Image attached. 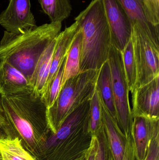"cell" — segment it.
Masks as SVG:
<instances>
[{"instance_id":"1","label":"cell","mask_w":159,"mask_h":160,"mask_svg":"<svg viewBox=\"0 0 159 160\" xmlns=\"http://www.w3.org/2000/svg\"><path fill=\"white\" fill-rule=\"evenodd\" d=\"M2 105L9 124L10 138H19L24 148L35 158L51 132L44 98L33 90L3 96Z\"/></svg>"},{"instance_id":"2","label":"cell","mask_w":159,"mask_h":160,"mask_svg":"<svg viewBox=\"0 0 159 160\" xmlns=\"http://www.w3.org/2000/svg\"><path fill=\"white\" fill-rule=\"evenodd\" d=\"M61 28L62 22H50L17 33L4 31L0 42V62L14 67L31 82L40 57Z\"/></svg>"},{"instance_id":"3","label":"cell","mask_w":159,"mask_h":160,"mask_svg":"<svg viewBox=\"0 0 159 160\" xmlns=\"http://www.w3.org/2000/svg\"><path fill=\"white\" fill-rule=\"evenodd\" d=\"M90 100L65 119L55 133L50 132L38 149L36 160H76L88 151L93 135L90 129Z\"/></svg>"},{"instance_id":"4","label":"cell","mask_w":159,"mask_h":160,"mask_svg":"<svg viewBox=\"0 0 159 160\" xmlns=\"http://www.w3.org/2000/svg\"><path fill=\"white\" fill-rule=\"evenodd\" d=\"M75 21L82 35L80 73L99 70L108 60L112 46L110 28L101 0H92Z\"/></svg>"},{"instance_id":"5","label":"cell","mask_w":159,"mask_h":160,"mask_svg":"<svg viewBox=\"0 0 159 160\" xmlns=\"http://www.w3.org/2000/svg\"><path fill=\"white\" fill-rule=\"evenodd\" d=\"M99 73L100 70H87L65 82L53 105L47 109L48 120L51 132H57L72 113L91 99Z\"/></svg>"},{"instance_id":"6","label":"cell","mask_w":159,"mask_h":160,"mask_svg":"<svg viewBox=\"0 0 159 160\" xmlns=\"http://www.w3.org/2000/svg\"><path fill=\"white\" fill-rule=\"evenodd\" d=\"M111 70L113 96L118 125L128 140L131 136L133 118L125 78L121 51L112 45L108 60Z\"/></svg>"},{"instance_id":"7","label":"cell","mask_w":159,"mask_h":160,"mask_svg":"<svg viewBox=\"0 0 159 160\" xmlns=\"http://www.w3.org/2000/svg\"><path fill=\"white\" fill-rule=\"evenodd\" d=\"M130 39L136 65V88L159 77V34H131Z\"/></svg>"},{"instance_id":"8","label":"cell","mask_w":159,"mask_h":160,"mask_svg":"<svg viewBox=\"0 0 159 160\" xmlns=\"http://www.w3.org/2000/svg\"><path fill=\"white\" fill-rule=\"evenodd\" d=\"M110 28L112 44L122 51L131 35L129 19L118 0H101Z\"/></svg>"},{"instance_id":"9","label":"cell","mask_w":159,"mask_h":160,"mask_svg":"<svg viewBox=\"0 0 159 160\" xmlns=\"http://www.w3.org/2000/svg\"><path fill=\"white\" fill-rule=\"evenodd\" d=\"M0 25L8 32L17 33L36 27L30 0H9L0 14Z\"/></svg>"},{"instance_id":"10","label":"cell","mask_w":159,"mask_h":160,"mask_svg":"<svg viewBox=\"0 0 159 160\" xmlns=\"http://www.w3.org/2000/svg\"><path fill=\"white\" fill-rule=\"evenodd\" d=\"M131 94L133 118L145 116L159 118V77L134 88Z\"/></svg>"},{"instance_id":"11","label":"cell","mask_w":159,"mask_h":160,"mask_svg":"<svg viewBox=\"0 0 159 160\" xmlns=\"http://www.w3.org/2000/svg\"><path fill=\"white\" fill-rule=\"evenodd\" d=\"M159 131V118L145 116L133 118L131 135L136 160H144L153 135Z\"/></svg>"},{"instance_id":"12","label":"cell","mask_w":159,"mask_h":160,"mask_svg":"<svg viewBox=\"0 0 159 160\" xmlns=\"http://www.w3.org/2000/svg\"><path fill=\"white\" fill-rule=\"evenodd\" d=\"M80 29L79 22L75 21L71 26L65 28L63 32H60L57 36L56 46L52 56L51 67L46 83L44 94L55 77L60 66L67 56Z\"/></svg>"},{"instance_id":"13","label":"cell","mask_w":159,"mask_h":160,"mask_svg":"<svg viewBox=\"0 0 159 160\" xmlns=\"http://www.w3.org/2000/svg\"><path fill=\"white\" fill-rule=\"evenodd\" d=\"M33 90L30 82L15 68L0 62V93L10 96Z\"/></svg>"},{"instance_id":"14","label":"cell","mask_w":159,"mask_h":160,"mask_svg":"<svg viewBox=\"0 0 159 160\" xmlns=\"http://www.w3.org/2000/svg\"><path fill=\"white\" fill-rule=\"evenodd\" d=\"M101 95V94H100ZM103 125L109 147L115 160H122L127 138L119 127L117 120L112 117L101 97Z\"/></svg>"},{"instance_id":"15","label":"cell","mask_w":159,"mask_h":160,"mask_svg":"<svg viewBox=\"0 0 159 160\" xmlns=\"http://www.w3.org/2000/svg\"><path fill=\"white\" fill-rule=\"evenodd\" d=\"M127 13L131 25V33H159V27L148 22L143 0H118Z\"/></svg>"},{"instance_id":"16","label":"cell","mask_w":159,"mask_h":160,"mask_svg":"<svg viewBox=\"0 0 159 160\" xmlns=\"http://www.w3.org/2000/svg\"><path fill=\"white\" fill-rule=\"evenodd\" d=\"M57 37L49 45L40 57L31 81L34 91L42 97L45 91Z\"/></svg>"},{"instance_id":"17","label":"cell","mask_w":159,"mask_h":160,"mask_svg":"<svg viewBox=\"0 0 159 160\" xmlns=\"http://www.w3.org/2000/svg\"><path fill=\"white\" fill-rule=\"evenodd\" d=\"M96 87L108 112L112 117L116 120L111 70L108 61L103 65L100 69Z\"/></svg>"},{"instance_id":"18","label":"cell","mask_w":159,"mask_h":160,"mask_svg":"<svg viewBox=\"0 0 159 160\" xmlns=\"http://www.w3.org/2000/svg\"><path fill=\"white\" fill-rule=\"evenodd\" d=\"M0 154L2 160H36L17 137L0 139Z\"/></svg>"},{"instance_id":"19","label":"cell","mask_w":159,"mask_h":160,"mask_svg":"<svg viewBox=\"0 0 159 160\" xmlns=\"http://www.w3.org/2000/svg\"><path fill=\"white\" fill-rule=\"evenodd\" d=\"M42 11L51 22H62L68 18L72 11L70 0H38Z\"/></svg>"},{"instance_id":"20","label":"cell","mask_w":159,"mask_h":160,"mask_svg":"<svg viewBox=\"0 0 159 160\" xmlns=\"http://www.w3.org/2000/svg\"><path fill=\"white\" fill-rule=\"evenodd\" d=\"M82 39V33L80 29V31L75 38L73 43L66 56L62 82V87L67 80L75 77L80 73V53Z\"/></svg>"},{"instance_id":"21","label":"cell","mask_w":159,"mask_h":160,"mask_svg":"<svg viewBox=\"0 0 159 160\" xmlns=\"http://www.w3.org/2000/svg\"><path fill=\"white\" fill-rule=\"evenodd\" d=\"M125 78L129 91L131 93L136 83V68L131 39L121 51Z\"/></svg>"},{"instance_id":"22","label":"cell","mask_w":159,"mask_h":160,"mask_svg":"<svg viewBox=\"0 0 159 160\" xmlns=\"http://www.w3.org/2000/svg\"><path fill=\"white\" fill-rule=\"evenodd\" d=\"M101 96L97 87L91 99L90 107V129L92 135H96L103 128Z\"/></svg>"},{"instance_id":"23","label":"cell","mask_w":159,"mask_h":160,"mask_svg":"<svg viewBox=\"0 0 159 160\" xmlns=\"http://www.w3.org/2000/svg\"><path fill=\"white\" fill-rule=\"evenodd\" d=\"M66 58V57L60 66L55 77L43 97L47 108L53 105L60 91Z\"/></svg>"},{"instance_id":"24","label":"cell","mask_w":159,"mask_h":160,"mask_svg":"<svg viewBox=\"0 0 159 160\" xmlns=\"http://www.w3.org/2000/svg\"><path fill=\"white\" fill-rule=\"evenodd\" d=\"M98 139L97 153L95 160H115L109 147L103 126L99 133L95 135Z\"/></svg>"},{"instance_id":"25","label":"cell","mask_w":159,"mask_h":160,"mask_svg":"<svg viewBox=\"0 0 159 160\" xmlns=\"http://www.w3.org/2000/svg\"><path fill=\"white\" fill-rule=\"evenodd\" d=\"M143 3L147 20L159 27V0H143Z\"/></svg>"},{"instance_id":"26","label":"cell","mask_w":159,"mask_h":160,"mask_svg":"<svg viewBox=\"0 0 159 160\" xmlns=\"http://www.w3.org/2000/svg\"><path fill=\"white\" fill-rule=\"evenodd\" d=\"M144 160H159V131L153 135Z\"/></svg>"},{"instance_id":"27","label":"cell","mask_w":159,"mask_h":160,"mask_svg":"<svg viewBox=\"0 0 159 160\" xmlns=\"http://www.w3.org/2000/svg\"><path fill=\"white\" fill-rule=\"evenodd\" d=\"M122 160H136L134 156L133 141L131 135L127 140L125 152Z\"/></svg>"},{"instance_id":"28","label":"cell","mask_w":159,"mask_h":160,"mask_svg":"<svg viewBox=\"0 0 159 160\" xmlns=\"http://www.w3.org/2000/svg\"><path fill=\"white\" fill-rule=\"evenodd\" d=\"M98 139L97 136L93 135L90 147L86 155V160H95L97 153Z\"/></svg>"},{"instance_id":"29","label":"cell","mask_w":159,"mask_h":160,"mask_svg":"<svg viewBox=\"0 0 159 160\" xmlns=\"http://www.w3.org/2000/svg\"><path fill=\"white\" fill-rule=\"evenodd\" d=\"M0 119L2 121L7 127L9 137L10 136V128H9V124H8V121H7V117L5 113L3 107L2 96L1 93H0Z\"/></svg>"},{"instance_id":"30","label":"cell","mask_w":159,"mask_h":160,"mask_svg":"<svg viewBox=\"0 0 159 160\" xmlns=\"http://www.w3.org/2000/svg\"><path fill=\"white\" fill-rule=\"evenodd\" d=\"M9 138L8 129L6 124L0 119V139Z\"/></svg>"},{"instance_id":"31","label":"cell","mask_w":159,"mask_h":160,"mask_svg":"<svg viewBox=\"0 0 159 160\" xmlns=\"http://www.w3.org/2000/svg\"><path fill=\"white\" fill-rule=\"evenodd\" d=\"M86 155H85V156H84V157H82V158H80L79 159H77L76 160H86Z\"/></svg>"},{"instance_id":"32","label":"cell","mask_w":159,"mask_h":160,"mask_svg":"<svg viewBox=\"0 0 159 160\" xmlns=\"http://www.w3.org/2000/svg\"><path fill=\"white\" fill-rule=\"evenodd\" d=\"M0 160H2V156H1V154H0Z\"/></svg>"}]
</instances>
